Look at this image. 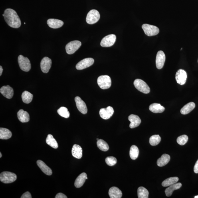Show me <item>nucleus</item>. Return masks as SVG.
Segmentation results:
<instances>
[{
	"instance_id": "obj_1",
	"label": "nucleus",
	"mask_w": 198,
	"mask_h": 198,
	"mask_svg": "<svg viewBox=\"0 0 198 198\" xmlns=\"http://www.w3.org/2000/svg\"><path fill=\"white\" fill-rule=\"evenodd\" d=\"M3 16L6 23L10 27L14 28L20 27L21 20L15 10L11 9H6Z\"/></svg>"
},
{
	"instance_id": "obj_2",
	"label": "nucleus",
	"mask_w": 198,
	"mask_h": 198,
	"mask_svg": "<svg viewBox=\"0 0 198 198\" xmlns=\"http://www.w3.org/2000/svg\"><path fill=\"white\" fill-rule=\"evenodd\" d=\"M17 178L16 174L10 172H3L0 174V180L5 183H13L16 181Z\"/></svg>"
},
{
	"instance_id": "obj_3",
	"label": "nucleus",
	"mask_w": 198,
	"mask_h": 198,
	"mask_svg": "<svg viewBox=\"0 0 198 198\" xmlns=\"http://www.w3.org/2000/svg\"><path fill=\"white\" fill-rule=\"evenodd\" d=\"M97 83L100 88L105 90L110 88L111 86V79L108 75H102L98 77Z\"/></svg>"
},
{
	"instance_id": "obj_4",
	"label": "nucleus",
	"mask_w": 198,
	"mask_h": 198,
	"mask_svg": "<svg viewBox=\"0 0 198 198\" xmlns=\"http://www.w3.org/2000/svg\"><path fill=\"white\" fill-rule=\"evenodd\" d=\"M134 86L138 91L144 94H148L150 92L149 86L141 79H136L134 81Z\"/></svg>"
},
{
	"instance_id": "obj_5",
	"label": "nucleus",
	"mask_w": 198,
	"mask_h": 198,
	"mask_svg": "<svg viewBox=\"0 0 198 198\" xmlns=\"http://www.w3.org/2000/svg\"><path fill=\"white\" fill-rule=\"evenodd\" d=\"M18 62L22 70L27 72L30 70L31 68L30 61L27 57L19 55L18 57Z\"/></svg>"
},
{
	"instance_id": "obj_6",
	"label": "nucleus",
	"mask_w": 198,
	"mask_h": 198,
	"mask_svg": "<svg viewBox=\"0 0 198 198\" xmlns=\"http://www.w3.org/2000/svg\"><path fill=\"white\" fill-rule=\"evenodd\" d=\"M100 19V14L96 10H92L87 15L86 20L89 24H93L97 22Z\"/></svg>"
},
{
	"instance_id": "obj_7",
	"label": "nucleus",
	"mask_w": 198,
	"mask_h": 198,
	"mask_svg": "<svg viewBox=\"0 0 198 198\" xmlns=\"http://www.w3.org/2000/svg\"><path fill=\"white\" fill-rule=\"evenodd\" d=\"M82 45V43L79 41H74L69 42L67 44L65 49L67 54H72L78 50Z\"/></svg>"
},
{
	"instance_id": "obj_8",
	"label": "nucleus",
	"mask_w": 198,
	"mask_h": 198,
	"mask_svg": "<svg viewBox=\"0 0 198 198\" xmlns=\"http://www.w3.org/2000/svg\"><path fill=\"white\" fill-rule=\"evenodd\" d=\"M142 28L145 34L149 37L157 35L159 32L158 28L153 25L144 24L142 25Z\"/></svg>"
},
{
	"instance_id": "obj_9",
	"label": "nucleus",
	"mask_w": 198,
	"mask_h": 198,
	"mask_svg": "<svg viewBox=\"0 0 198 198\" xmlns=\"http://www.w3.org/2000/svg\"><path fill=\"white\" fill-rule=\"evenodd\" d=\"M116 39V36L114 34L106 36L102 40L101 42V46L103 47L112 46L115 42Z\"/></svg>"
},
{
	"instance_id": "obj_10",
	"label": "nucleus",
	"mask_w": 198,
	"mask_h": 198,
	"mask_svg": "<svg viewBox=\"0 0 198 198\" xmlns=\"http://www.w3.org/2000/svg\"><path fill=\"white\" fill-rule=\"evenodd\" d=\"M94 59L92 58H85L79 62L76 65V68L79 70H83L93 64Z\"/></svg>"
},
{
	"instance_id": "obj_11",
	"label": "nucleus",
	"mask_w": 198,
	"mask_h": 198,
	"mask_svg": "<svg viewBox=\"0 0 198 198\" xmlns=\"http://www.w3.org/2000/svg\"><path fill=\"white\" fill-rule=\"evenodd\" d=\"M114 111L111 106H109L106 108L101 109L100 111L101 117L104 120L110 118L113 115Z\"/></svg>"
},
{
	"instance_id": "obj_12",
	"label": "nucleus",
	"mask_w": 198,
	"mask_h": 198,
	"mask_svg": "<svg viewBox=\"0 0 198 198\" xmlns=\"http://www.w3.org/2000/svg\"><path fill=\"white\" fill-rule=\"evenodd\" d=\"M187 75L186 71L183 69L178 70L175 75L176 80L178 84L183 85L187 81Z\"/></svg>"
},
{
	"instance_id": "obj_13",
	"label": "nucleus",
	"mask_w": 198,
	"mask_h": 198,
	"mask_svg": "<svg viewBox=\"0 0 198 198\" xmlns=\"http://www.w3.org/2000/svg\"><path fill=\"white\" fill-rule=\"evenodd\" d=\"M52 61L48 57H45L41 60V71L44 73H47L51 68Z\"/></svg>"
},
{
	"instance_id": "obj_14",
	"label": "nucleus",
	"mask_w": 198,
	"mask_h": 198,
	"mask_svg": "<svg viewBox=\"0 0 198 198\" xmlns=\"http://www.w3.org/2000/svg\"><path fill=\"white\" fill-rule=\"evenodd\" d=\"M75 100L76 102L77 108L79 111L83 114H86L88 112V108L84 101H83L80 97L78 96L75 98Z\"/></svg>"
},
{
	"instance_id": "obj_15",
	"label": "nucleus",
	"mask_w": 198,
	"mask_h": 198,
	"mask_svg": "<svg viewBox=\"0 0 198 198\" xmlns=\"http://www.w3.org/2000/svg\"><path fill=\"white\" fill-rule=\"evenodd\" d=\"M166 60L165 54L163 51H159L157 52L156 57V66L158 69L163 68Z\"/></svg>"
},
{
	"instance_id": "obj_16",
	"label": "nucleus",
	"mask_w": 198,
	"mask_h": 198,
	"mask_svg": "<svg viewBox=\"0 0 198 198\" xmlns=\"http://www.w3.org/2000/svg\"><path fill=\"white\" fill-rule=\"evenodd\" d=\"M0 92L4 97L7 99H11L13 96V89L9 85L2 87L0 89Z\"/></svg>"
},
{
	"instance_id": "obj_17",
	"label": "nucleus",
	"mask_w": 198,
	"mask_h": 198,
	"mask_svg": "<svg viewBox=\"0 0 198 198\" xmlns=\"http://www.w3.org/2000/svg\"><path fill=\"white\" fill-rule=\"evenodd\" d=\"M128 119L131 122L130 124V127L131 128L137 127L141 122V120L139 117L136 115L131 114L129 116Z\"/></svg>"
},
{
	"instance_id": "obj_18",
	"label": "nucleus",
	"mask_w": 198,
	"mask_h": 198,
	"mask_svg": "<svg viewBox=\"0 0 198 198\" xmlns=\"http://www.w3.org/2000/svg\"><path fill=\"white\" fill-rule=\"evenodd\" d=\"M47 24L51 28L57 29L62 27L64 23L60 20L50 19L47 20Z\"/></svg>"
},
{
	"instance_id": "obj_19",
	"label": "nucleus",
	"mask_w": 198,
	"mask_h": 198,
	"mask_svg": "<svg viewBox=\"0 0 198 198\" xmlns=\"http://www.w3.org/2000/svg\"><path fill=\"white\" fill-rule=\"evenodd\" d=\"M37 164L41 171L47 175H51L52 174V170L46 165L44 162L41 160H38L37 161Z\"/></svg>"
},
{
	"instance_id": "obj_20",
	"label": "nucleus",
	"mask_w": 198,
	"mask_h": 198,
	"mask_svg": "<svg viewBox=\"0 0 198 198\" xmlns=\"http://www.w3.org/2000/svg\"><path fill=\"white\" fill-rule=\"evenodd\" d=\"M86 173H83L80 174L75 180V186L76 188H80L84 185L86 180L88 179Z\"/></svg>"
},
{
	"instance_id": "obj_21",
	"label": "nucleus",
	"mask_w": 198,
	"mask_h": 198,
	"mask_svg": "<svg viewBox=\"0 0 198 198\" xmlns=\"http://www.w3.org/2000/svg\"><path fill=\"white\" fill-rule=\"evenodd\" d=\"M82 148L80 146L76 144L73 145L72 154L74 157L78 159L81 158L82 157Z\"/></svg>"
},
{
	"instance_id": "obj_22",
	"label": "nucleus",
	"mask_w": 198,
	"mask_h": 198,
	"mask_svg": "<svg viewBox=\"0 0 198 198\" xmlns=\"http://www.w3.org/2000/svg\"><path fill=\"white\" fill-rule=\"evenodd\" d=\"M109 195L111 198H120L122 197V193L118 187H112L109 190Z\"/></svg>"
},
{
	"instance_id": "obj_23",
	"label": "nucleus",
	"mask_w": 198,
	"mask_h": 198,
	"mask_svg": "<svg viewBox=\"0 0 198 198\" xmlns=\"http://www.w3.org/2000/svg\"><path fill=\"white\" fill-rule=\"evenodd\" d=\"M17 117L22 123L28 122L30 120L29 115L28 113L23 110H19L17 113Z\"/></svg>"
},
{
	"instance_id": "obj_24",
	"label": "nucleus",
	"mask_w": 198,
	"mask_h": 198,
	"mask_svg": "<svg viewBox=\"0 0 198 198\" xmlns=\"http://www.w3.org/2000/svg\"><path fill=\"white\" fill-rule=\"evenodd\" d=\"M182 185L181 183H176L170 186L165 190V192L166 196L167 197L170 196L174 191L179 189L182 187Z\"/></svg>"
},
{
	"instance_id": "obj_25",
	"label": "nucleus",
	"mask_w": 198,
	"mask_h": 198,
	"mask_svg": "<svg viewBox=\"0 0 198 198\" xmlns=\"http://www.w3.org/2000/svg\"><path fill=\"white\" fill-rule=\"evenodd\" d=\"M149 109L154 113H161L165 110V108L159 104L153 103L150 105Z\"/></svg>"
},
{
	"instance_id": "obj_26",
	"label": "nucleus",
	"mask_w": 198,
	"mask_h": 198,
	"mask_svg": "<svg viewBox=\"0 0 198 198\" xmlns=\"http://www.w3.org/2000/svg\"><path fill=\"white\" fill-rule=\"evenodd\" d=\"M170 160V156L168 154H164L161 156V157L157 160V163L158 166L160 167H163L167 164Z\"/></svg>"
},
{
	"instance_id": "obj_27",
	"label": "nucleus",
	"mask_w": 198,
	"mask_h": 198,
	"mask_svg": "<svg viewBox=\"0 0 198 198\" xmlns=\"http://www.w3.org/2000/svg\"><path fill=\"white\" fill-rule=\"evenodd\" d=\"M195 107V104L193 102H190L185 105L181 109V113L183 114H189Z\"/></svg>"
},
{
	"instance_id": "obj_28",
	"label": "nucleus",
	"mask_w": 198,
	"mask_h": 198,
	"mask_svg": "<svg viewBox=\"0 0 198 198\" xmlns=\"http://www.w3.org/2000/svg\"><path fill=\"white\" fill-rule=\"evenodd\" d=\"M12 135L11 132L8 129L0 128V139L1 140H8L11 138Z\"/></svg>"
},
{
	"instance_id": "obj_29",
	"label": "nucleus",
	"mask_w": 198,
	"mask_h": 198,
	"mask_svg": "<svg viewBox=\"0 0 198 198\" xmlns=\"http://www.w3.org/2000/svg\"><path fill=\"white\" fill-rule=\"evenodd\" d=\"M46 142L48 145L50 146L51 147L55 148V149L58 148V144L52 135L49 134L47 136L46 139Z\"/></svg>"
},
{
	"instance_id": "obj_30",
	"label": "nucleus",
	"mask_w": 198,
	"mask_h": 198,
	"mask_svg": "<svg viewBox=\"0 0 198 198\" xmlns=\"http://www.w3.org/2000/svg\"><path fill=\"white\" fill-rule=\"evenodd\" d=\"M23 102L25 104H29L32 100L33 95L28 91H25L22 94Z\"/></svg>"
},
{
	"instance_id": "obj_31",
	"label": "nucleus",
	"mask_w": 198,
	"mask_h": 198,
	"mask_svg": "<svg viewBox=\"0 0 198 198\" xmlns=\"http://www.w3.org/2000/svg\"><path fill=\"white\" fill-rule=\"evenodd\" d=\"M179 181L177 177H170L164 180L162 183V185L164 187H167L177 183Z\"/></svg>"
},
{
	"instance_id": "obj_32",
	"label": "nucleus",
	"mask_w": 198,
	"mask_h": 198,
	"mask_svg": "<svg viewBox=\"0 0 198 198\" xmlns=\"http://www.w3.org/2000/svg\"><path fill=\"white\" fill-rule=\"evenodd\" d=\"M139 153L138 148L136 145H132L130 148V156L132 160H136L138 157Z\"/></svg>"
},
{
	"instance_id": "obj_33",
	"label": "nucleus",
	"mask_w": 198,
	"mask_h": 198,
	"mask_svg": "<svg viewBox=\"0 0 198 198\" xmlns=\"http://www.w3.org/2000/svg\"><path fill=\"white\" fill-rule=\"evenodd\" d=\"M137 193L139 198H148L149 194L148 190L143 187L138 188Z\"/></svg>"
},
{
	"instance_id": "obj_34",
	"label": "nucleus",
	"mask_w": 198,
	"mask_h": 198,
	"mask_svg": "<svg viewBox=\"0 0 198 198\" xmlns=\"http://www.w3.org/2000/svg\"><path fill=\"white\" fill-rule=\"evenodd\" d=\"M97 145L99 149L102 151L106 152L108 151L109 149V146L106 142L104 140H99L97 142Z\"/></svg>"
},
{
	"instance_id": "obj_35",
	"label": "nucleus",
	"mask_w": 198,
	"mask_h": 198,
	"mask_svg": "<svg viewBox=\"0 0 198 198\" xmlns=\"http://www.w3.org/2000/svg\"><path fill=\"white\" fill-rule=\"evenodd\" d=\"M57 112L59 115L65 118H68L70 116V113L69 111L66 107H61L57 110Z\"/></svg>"
},
{
	"instance_id": "obj_36",
	"label": "nucleus",
	"mask_w": 198,
	"mask_h": 198,
	"mask_svg": "<svg viewBox=\"0 0 198 198\" xmlns=\"http://www.w3.org/2000/svg\"><path fill=\"white\" fill-rule=\"evenodd\" d=\"M161 140V138L158 135H154L150 137L149 143L152 146H155L159 144Z\"/></svg>"
},
{
	"instance_id": "obj_37",
	"label": "nucleus",
	"mask_w": 198,
	"mask_h": 198,
	"mask_svg": "<svg viewBox=\"0 0 198 198\" xmlns=\"http://www.w3.org/2000/svg\"><path fill=\"white\" fill-rule=\"evenodd\" d=\"M188 140V137L186 135L180 136L177 139V142L178 144L181 145H183L187 143Z\"/></svg>"
},
{
	"instance_id": "obj_38",
	"label": "nucleus",
	"mask_w": 198,
	"mask_h": 198,
	"mask_svg": "<svg viewBox=\"0 0 198 198\" xmlns=\"http://www.w3.org/2000/svg\"><path fill=\"white\" fill-rule=\"evenodd\" d=\"M105 162L107 164L110 166H114L117 163V160L116 158L113 156H109L106 157Z\"/></svg>"
},
{
	"instance_id": "obj_39",
	"label": "nucleus",
	"mask_w": 198,
	"mask_h": 198,
	"mask_svg": "<svg viewBox=\"0 0 198 198\" xmlns=\"http://www.w3.org/2000/svg\"><path fill=\"white\" fill-rule=\"evenodd\" d=\"M21 198H31L32 196L31 194L28 192L23 194V195L21 196Z\"/></svg>"
},
{
	"instance_id": "obj_40",
	"label": "nucleus",
	"mask_w": 198,
	"mask_h": 198,
	"mask_svg": "<svg viewBox=\"0 0 198 198\" xmlns=\"http://www.w3.org/2000/svg\"><path fill=\"white\" fill-rule=\"evenodd\" d=\"M67 197L62 193H58L55 196V198H67Z\"/></svg>"
},
{
	"instance_id": "obj_41",
	"label": "nucleus",
	"mask_w": 198,
	"mask_h": 198,
	"mask_svg": "<svg viewBox=\"0 0 198 198\" xmlns=\"http://www.w3.org/2000/svg\"><path fill=\"white\" fill-rule=\"evenodd\" d=\"M194 171L195 173H198V159L194 166Z\"/></svg>"
},
{
	"instance_id": "obj_42",
	"label": "nucleus",
	"mask_w": 198,
	"mask_h": 198,
	"mask_svg": "<svg viewBox=\"0 0 198 198\" xmlns=\"http://www.w3.org/2000/svg\"><path fill=\"white\" fill-rule=\"evenodd\" d=\"M3 69L2 67L1 66H0V76H1L2 73Z\"/></svg>"
},
{
	"instance_id": "obj_43",
	"label": "nucleus",
	"mask_w": 198,
	"mask_h": 198,
	"mask_svg": "<svg viewBox=\"0 0 198 198\" xmlns=\"http://www.w3.org/2000/svg\"><path fill=\"white\" fill-rule=\"evenodd\" d=\"M2 157V154L1 152H0V158H1Z\"/></svg>"
},
{
	"instance_id": "obj_44",
	"label": "nucleus",
	"mask_w": 198,
	"mask_h": 198,
	"mask_svg": "<svg viewBox=\"0 0 198 198\" xmlns=\"http://www.w3.org/2000/svg\"><path fill=\"white\" fill-rule=\"evenodd\" d=\"M195 198H198V195L196 196L195 197Z\"/></svg>"
},
{
	"instance_id": "obj_45",
	"label": "nucleus",
	"mask_w": 198,
	"mask_h": 198,
	"mask_svg": "<svg viewBox=\"0 0 198 198\" xmlns=\"http://www.w3.org/2000/svg\"><path fill=\"white\" fill-rule=\"evenodd\" d=\"M97 140H98L99 139H98V138H97Z\"/></svg>"
},
{
	"instance_id": "obj_46",
	"label": "nucleus",
	"mask_w": 198,
	"mask_h": 198,
	"mask_svg": "<svg viewBox=\"0 0 198 198\" xmlns=\"http://www.w3.org/2000/svg\"><path fill=\"white\" fill-rule=\"evenodd\" d=\"M182 49H183V48H182L181 49V50H182Z\"/></svg>"
},
{
	"instance_id": "obj_47",
	"label": "nucleus",
	"mask_w": 198,
	"mask_h": 198,
	"mask_svg": "<svg viewBox=\"0 0 198 198\" xmlns=\"http://www.w3.org/2000/svg\"><path fill=\"white\" fill-rule=\"evenodd\" d=\"M24 24H26V23H24Z\"/></svg>"
},
{
	"instance_id": "obj_48",
	"label": "nucleus",
	"mask_w": 198,
	"mask_h": 198,
	"mask_svg": "<svg viewBox=\"0 0 198 198\" xmlns=\"http://www.w3.org/2000/svg\"></svg>"
}]
</instances>
